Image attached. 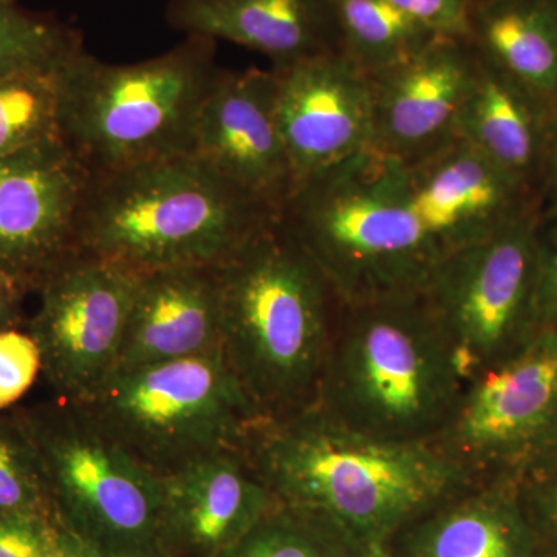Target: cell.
Returning a JSON list of instances; mask_svg holds the SVG:
<instances>
[{
  "mask_svg": "<svg viewBox=\"0 0 557 557\" xmlns=\"http://www.w3.org/2000/svg\"><path fill=\"white\" fill-rule=\"evenodd\" d=\"M242 450L277 507L350 557L387 549L413 520L479 485L434 442L373 437L318 406L259 421Z\"/></svg>",
  "mask_w": 557,
  "mask_h": 557,
  "instance_id": "1",
  "label": "cell"
},
{
  "mask_svg": "<svg viewBox=\"0 0 557 557\" xmlns=\"http://www.w3.org/2000/svg\"><path fill=\"white\" fill-rule=\"evenodd\" d=\"M220 350L259 421L317 405L341 300L281 215L215 267Z\"/></svg>",
  "mask_w": 557,
  "mask_h": 557,
  "instance_id": "2",
  "label": "cell"
},
{
  "mask_svg": "<svg viewBox=\"0 0 557 557\" xmlns=\"http://www.w3.org/2000/svg\"><path fill=\"white\" fill-rule=\"evenodd\" d=\"M278 211L193 153L91 174L76 248L138 271L219 267Z\"/></svg>",
  "mask_w": 557,
  "mask_h": 557,
  "instance_id": "3",
  "label": "cell"
},
{
  "mask_svg": "<svg viewBox=\"0 0 557 557\" xmlns=\"http://www.w3.org/2000/svg\"><path fill=\"white\" fill-rule=\"evenodd\" d=\"M465 381L421 293L341 302L314 406L373 437L432 442Z\"/></svg>",
  "mask_w": 557,
  "mask_h": 557,
  "instance_id": "4",
  "label": "cell"
},
{
  "mask_svg": "<svg viewBox=\"0 0 557 557\" xmlns=\"http://www.w3.org/2000/svg\"><path fill=\"white\" fill-rule=\"evenodd\" d=\"M278 215L343 302L416 295L438 265L405 166L372 149L300 182Z\"/></svg>",
  "mask_w": 557,
  "mask_h": 557,
  "instance_id": "5",
  "label": "cell"
},
{
  "mask_svg": "<svg viewBox=\"0 0 557 557\" xmlns=\"http://www.w3.org/2000/svg\"><path fill=\"white\" fill-rule=\"evenodd\" d=\"M215 49L218 40L186 36L135 64L81 51L58 75L60 138L91 174L190 153Z\"/></svg>",
  "mask_w": 557,
  "mask_h": 557,
  "instance_id": "6",
  "label": "cell"
},
{
  "mask_svg": "<svg viewBox=\"0 0 557 557\" xmlns=\"http://www.w3.org/2000/svg\"><path fill=\"white\" fill-rule=\"evenodd\" d=\"M21 412L46 465L62 533L100 557H166L159 474L124 448L86 403L57 397Z\"/></svg>",
  "mask_w": 557,
  "mask_h": 557,
  "instance_id": "7",
  "label": "cell"
},
{
  "mask_svg": "<svg viewBox=\"0 0 557 557\" xmlns=\"http://www.w3.org/2000/svg\"><path fill=\"white\" fill-rule=\"evenodd\" d=\"M83 403L160 478L244 448L249 431L259 423L220 348L115 370Z\"/></svg>",
  "mask_w": 557,
  "mask_h": 557,
  "instance_id": "8",
  "label": "cell"
},
{
  "mask_svg": "<svg viewBox=\"0 0 557 557\" xmlns=\"http://www.w3.org/2000/svg\"><path fill=\"white\" fill-rule=\"evenodd\" d=\"M537 208L443 259L421 289L467 380L511 357L536 335L527 330L537 332Z\"/></svg>",
  "mask_w": 557,
  "mask_h": 557,
  "instance_id": "9",
  "label": "cell"
},
{
  "mask_svg": "<svg viewBox=\"0 0 557 557\" xmlns=\"http://www.w3.org/2000/svg\"><path fill=\"white\" fill-rule=\"evenodd\" d=\"M557 424V330L539 329L511 357L465 381L448 423L432 440L475 483H497Z\"/></svg>",
  "mask_w": 557,
  "mask_h": 557,
  "instance_id": "10",
  "label": "cell"
},
{
  "mask_svg": "<svg viewBox=\"0 0 557 557\" xmlns=\"http://www.w3.org/2000/svg\"><path fill=\"white\" fill-rule=\"evenodd\" d=\"M141 274L76 251L44 278L28 333L57 397L84 401L119 368Z\"/></svg>",
  "mask_w": 557,
  "mask_h": 557,
  "instance_id": "11",
  "label": "cell"
},
{
  "mask_svg": "<svg viewBox=\"0 0 557 557\" xmlns=\"http://www.w3.org/2000/svg\"><path fill=\"white\" fill-rule=\"evenodd\" d=\"M90 177L60 137L0 157V269L27 292L78 251Z\"/></svg>",
  "mask_w": 557,
  "mask_h": 557,
  "instance_id": "12",
  "label": "cell"
},
{
  "mask_svg": "<svg viewBox=\"0 0 557 557\" xmlns=\"http://www.w3.org/2000/svg\"><path fill=\"white\" fill-rule=\"evenodd\" d=\"M480 72L467 36H438L416 57L372 76L373 152L412 166L458 138Z\"/></svg>",
  "mask_w": 557,
  "mask_h": 557,
  "instance_id": "13",
  "label": "cell"
},
{
  "mask_svg": "<svg viewBox=\"0 0 557 557\" xmlns=\"http://www.w3.org/2000/svg\"><path fill=\"white\" fill-rule=\"evenodd\" d=\"M190 153L281 212L295 188L277 121L273 69H219L201 102Z\"/></svg>",
  "mask_w": 557,
  "mask_h": 557,
  "instance_id": "14",
  "label": "cell"
},
{
  "mask_svg": "<svg viewBox=\"0 0 557 557\" xmlns=\"http://www.w3.org/2000/svg\"><path fill=\"white\" fill-rule=\"evenodd\" d=\"M273 72L277 78L278 129L295 188L311 175L372 149L369 76L341 51L307 58Z\"/></svg>",
  "mask_w": 557,
  "mask_h": 557,
  "instance_id": "15",
  "label": "cell"
},
{
  "mask_svg": "<svg viewBox=\"0 0 557 557\" xmlns=\"http://www.w3.org/2000/svg\"><path fill=\"white\" fill-rule=\"evenodd\" d=\"M405 178L438 263L539 207L525 186L461 138L405 166Z\"/></svg>",
  "mask_w": 557,
  "mask_h": 557,
  "instance_id": "16",
  "label": "cell"
},
{
  "mask_svg": "<svg viewBox=\"0 0 557 557\" xmlns=\"http://www.w3.org/2000/svg\"><path fill=\"white\" fill-rule=\"evenodd\" d=\"M163 479L166 557H219L276 507L244 450H225Z\"/></svg>",
  "mask_w": 557,
  "mask_h": 557,
  "instance_id": "17",
  "label": "cell"
},
{
  "mask_svg": "<svg viewBox=\"0 0 557 557\" xmlns=\"http://www.w3.org/2000/svg\"><path fill=\"white\" fill-rule=\"evenodd\" d=\"M219 348L215 267H183L141 274L116 370L199 357Z\"/></svg>",
  "mask_w": 557,
  "mask_h": 557,
  "instance_id": "18",
  "label": "cell"
},
{
  "mask_svg": "<svg viewBox=\"0 0 557 557\" xmlns=\"http://www.w3.org/2000/svg\"><path fill=\"white\" fill-rule=\"evenodd\" d=\"M166 21L186 36L259 51L271 69L339 51L332 0H170Z\"/></svg>",
  "mask_w": 557,
  "mask_h": 557,
  "instance_id": "19",
  "label": "cell"
},
{
  "mask_svg": "<svg viewBox=\"0 0 557 557\" xmlns=\"http://www.w3.org/2000/svg\"><path fill=\"white\" fill-rule=\"evenodd\" d=\"M549 109L480 58L478 81L461 113L458 138L537 199Z\"/></svg>",
  "mask_w": 557,
  "mask_h": 557,
  "instance_id": "20",
  "label": "cell"
},
{
  "mask_svg": "<svg viewBox=\"0 0 557 557\" xmlns=\"http://www.w3.org/2000/svg\"><path fill=\"white\" fill-rule=\"evenodd\" d=\"M467 38L479 57L552 108L557 102V0H482Z\"/></svg>",
  "mask_w": 557,
  "mask_h": 557,
  "instance_id": "21",
  "label": "cell"
},
{
  "mask_svg": "<svg viewBox=\"0 0 557 557\" xmlns=\"http://www.w3.org/2000/svg\"><path fill=\"white\" fill-rule=\"evenodd\" d=\"M403 557H516L497 483H479L413 520L395 539Z\"/></svg>",
  "mask_w": 557,
  "mask_h": 557,
  "instance_id": "22",
  "label": "cell"
},
{
  "mask_svg": "<svg viewBox=\"0 0 557 557\" xmlns=\"http://www.w3.org/2000/svg\"><path fill=\"white\" fill-rule=\"evenodd\" d=\"M339 51L369 78L416 57L438 35L391 0H332Z\"/></svg>",
  "mask_w": 557,
  "mask_h": 557,
  "instance_id": "23",
  "label": "cell"
},
{
  "mask_svg": "<svg viewBox=\"0 0 557 557\" xmlns=\"http://www.w3.org/2000/svg\"><path fill=\"white\" fill-rule=\"evenodd\" d=\"M83 50L75 28L0 0V79L60 72Z\"/></svg>",
  "mask_w": 557,
  "mask_h": 557,
  "instance_id": "24",
  "label": "cell"
},
{
  "mask_svg": "<svg viewBox=\"0 0 557 557\" xmlns=\"http://www.w3.org/2000/svg\"><path fill=\"white\" fill-rule=\"evenodd\" d=\"M0 515L57 520L46 465L21 410L0 413Z\"/></svg>",
  "mask_w": 557,
  "mask_h": 557,
  "instance_id": "25",
  "label": "cell"
},
{
  "mask_svg": "<svg viewBox=\"0 0 557 557\" xmlns=\"http://www.w3.org/2000/svg\"><path fill=\"white\" fill-rule=\"evenodd\" d=\"M60 72L0 79V157L60 137Z\"/></svg>",
  "mask_w": 557,
  "mask_h": 557,
  "instance_id": "26",
  "label": "cell"
},
{
  "mask_svg": "<svg viewBox=\"0 0 557 557\" xmlns=\"http://www.w3.org/2000/svg\"><path fill=\"white\" fill-rule=\"evenodd\" d=\"M219 557H350L314 528L274 507Z\"/></svg>",
  "mask_w": 557,
  "mask_h": 557,
  "instance_id": "27",
  "label": "cell"
},
{
  "mask_svg": "<svg viewBox=\"0 0 557 557\" xmlns=\"http://www.w3.org/2000/svg\"><path fill=\"white\" fill-rule=\"evenodd\" d=\"M534 249H536L534 318H536L537 330H557V205L537 208Z\"/></svg>",
  "mask_w": 557,
  "mask_h": 557,
  "instance_id": "28",
  "label": "cell"
},
{
  "mask_svg": "<svg viewBox=\"0 0 557 557\" xmlns=\"http://www.w3.org/2000/svg\"><path fill=\"white\" fill-rule=\"evenodd\" d=\"M40 370L39 347L30 333L0 330V410L24 397Z\"/></svg>",
  "mask_w": 557,
  "mask_h": 557,
  "instance_id": "29",
  "label": "cell"
},
{
  "mask_svg": "<svg viewBox=\"0 0 557 557\" xmlns=\"http://www.w3.org/2000/svg\"><path fill=\"white\" fill-rule=\"evenodd\" d=\"M0 557H65L57 520L0 515Z\"/></svg>",
  "mask_w": 557,
  "mask_h": 557,
  "instance_id": "30",
  "label": "cell"
},
{
  "mask_svg": "<svg viewBox=\"0 0 557 557\" xmlns=\"http://www.w3.org/2000/svg\"><path fill=\"white\" fill-rule=\"evenodd\" d=\"M438 36H467L472 0H391Z\"/></svg>",
  "mask_w": 557,
  "mask_h": 557,
  "instance_id": "31",
  "label": "cell"
},
{
  "mask_svg": "<svg viewBox=\"0 0 557 557\" xmlns=\"http://www.w3.org/2000/svg\"><path fill=\"white\" fill-rule=\"evenodd\" d=\"M537 200L539 208L557 205V102L549 109Z\"/></svg>",
  "mask_w": 557,
  "mask_h": 557,
  "instance_id": "32",
  "label": "cell"
},
{
  "mask_svg": "<svg viewBox=\"0 0 557 557\" xmlns=\"http://www.w3.org/2000/svg\"><path fill=\"white\" fill-rule=\"evenodd\" d=\"M27 289L0 269V330L16 329Z\"/></svg>",
  "mask_w": 557,
  "mask_h": 557,
  "instance_id": "33",
  "label": "cell"
},
{
  "mask_svg": "<svg viewBox=\"0 0 557 557\" xmlns=\"http://www.w3.org/2000/svg\"><path fill=\"white\" fill-rule=\"evenodd\" d=\"M65 557H100L90 553L89 549L81 547L72 539L64 534Z\"/></svg>",
  "mask_w": 557,
  "mask_h": 557,
  "instance_id": "34",
  "label": "cell"
},
{
  "mask_svg": "<svg viewBox=\"0 0 557 557\" xmlns=\"http://www.w3.org/2000/svg\"><path fill=\"white\" fill-rule=\"evenodd\" d=\"M547 507L553 522L557 525V485L553 487L552 493L547 496Z\"/></svg>",
  "mask_w": 557,
  "mask_h": 557,
  "instance_id": "35",
  "label": "cell"
},
{
  "mask_svg": "<svg viewBox=\"0 0 557 557\" xmlns=\"http://www.w3.org/2000/svg\"><path fill=\"white\" fill-rule=\"evenodd\" d=\"M359 557H392V556L388 555L386 549H381V552L368 553V555L359 556Z\"/></svg>",
  "mask_w": 557,
  "mask_h": 557,
  "instance_id": "36",
  "label": "cell"
},
{
  "mask_svg": "<svg viewBox=\"0 0 557 557\" xmlns=\"http://www.w3.org/2000/svg\"><path fill=\"white\" fill-rule=\"evenodd\" d=\"M474 2H482V0H472V3Z\"/></svg>",
  "mask_w": 557,
  "mask_h": 557,
  "instance_id": "37",
  "label": "cell"
}]
</instances>
